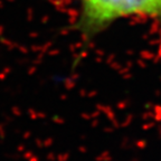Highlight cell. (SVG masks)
Wrapping results in <instances>:
<instances>
[{
  "mask_svg": "<svg viewBox=\"0 0 161 161\" xmlns=\"http://www.w3.org/2000/svg\"><path fill=\"white\" fill-rule=\"evenodd\" d=\"M78 28L94 35L120 18L147 16L161 23V0H80Z\"/></svg>",
  "mask_w": 161,
  "mask_h": 161,
  "instance_id": "1",
  "label": "cell"
}]
</instances>
